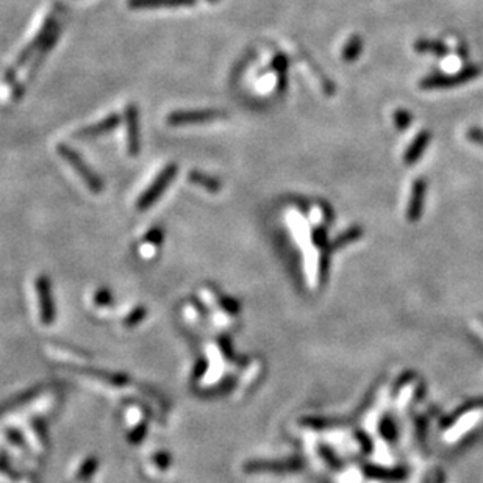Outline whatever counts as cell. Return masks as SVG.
I'll use <instances>...</instances> for the list:
<instances>
[{
  "label": "cell",
  "instance_id": "1",
  "mask_svg": "<svg viewBox=\"0 0 483 483\" xmlns=\"http://www.w3.org/2000/svg\"><path fill=\"white\" fill-rule=\"evenodd\" d=\"M56 154L60 155L61 158L72 167V169H75V172L79 174V177L83 180L86 186H88L90 191H92L94 194L102 193L103 180L91 169V166L83 158H81L79 152H75V150L69 147L68 144H58Z\"/></svg>",
  "mask_w": 483,
  "mask_h": 483
},
{
  "label": "cell",
  "instance_id": "2",
  "mask_svg": "<svg viewBox=\"0 0 483 483\" xmlns=\"http://www.w3.org/2000/svg\"><path fill=\"white\" fill-rule=\"evenodd\" d=\"M480 75V68L475 65L466 66L462 71L452 75L447 74H430L427 77H424L421 80V86L422 90H447V88H455V86H460L463 83H468V81L477 79Z\"/></svg>",
  "mask_w": 483,
  "mask_h": 483
},
{
  "label": "cell",
  "instance_id": "3",
  "mask_svg": "<svg viewBox=\"0 0 483 483\" xmlns=\"http://www.w3.org/2000/svg\"><path fill=\"white\" fill-rule=\"evenodd\" d=\"M177 172H178V166L176 163H171V165H167L165 169L156 176L152 185L144 191L136 202V208L139 212H145V209H149L163 194H165L167 186H169L172 180L177 177Z\"/></svg>",
  "mask_w": 483,
  "mask_h": 483
},
{
  "label": "cell",
  "instance_id": "4",
  "mask_svg": "<svg viewBox=\"0 0 483 483\" xmlns=\"http://www.w3.org/2000/svg\"><path fill=\"white\" fill-rule=\"evenodd\" d=\"M227 113L223 110H194V112H174L166 118L167 125L185 127V125H201L208 122L223 119Z\"/></svg>",
  "mask_w": 483,
  "mask_h": 483
},
{
  "label": "cell",
  "instance_id": "5",
  "mask_svg": "<svg viewBox=\"0 0 483 483\" xmlns=\"http://www.w3.org/2000/svg\"><path fill=\"white\" fill-rule=\"evenodd\" d=\"M125 125H127V150L130 156H136L141 152V130H139V112L135 103L125 107Z\"/></svg>",
  "mask_w": 483,
  "mask_h": 483
},
{
  "label": "cell",
  "instance_id": "6",
  "mask_svg": "<svg viewBox=\"0 0 483 483\" xmlns=\"http://www.w3.org/2000/svg\"><path fill=\"white\" fill-rule=\"evenodd\" d=\"M37 289L39 296V316L41 321L44 324H52L55 316V308H54V300H52V293H50V283L48 282V278L41 277L37 282Z\"/></svg>",
  "mask_w": 483,
  "mask_h": 483
},
{
  "label": "cell",
  "instance_id": "7",
  "mask_svg": "<svg viewBox=\"0 0 483 483\" xmlns=\"http://www.w3.org/2000/svg\"><path fill=\"white\" fill-rule=\"evenodd\" d=\"M426 194H427V180L426 178H418L413 183L411 189V199L409 203V212H407V218L410 223H416L421 218L424 203H426Z\"/></svg>",
  "mask_w": 483,
  "mask_h": 483
},
{
  "label": "cell",
  "instance_id": "8",
  "mask_svg": "<svg viewBox=\"0 0 483 483\" xmlns=\"http://www.w3.org/2000/svg\"><path fill=\"white\" fill-rule=\"evenodd\" d=\"M119 122H121V116L116 114V113H112V114H108L107 118H103L101 122H97V124L85 127V129L79 130L77 133H75V138H79V139H96L99 136L107 135V133L114 130L116 127L119 125Z\"/></svg>",
  "mask_w": 483,
  "mask_h": 483
},
{
  "label": "cell",
  "instance_id": "9",
  "mask_svg": "<svg viewBox=\"0 0 483 483\" xmlns=\"http://www.w3.org/2000/svg\"><path fill=\"white\" fill-rule=\"evenodd\" d=\"M197 0H127L132 10H154V8H180L194 7Z\"/></svg>",
  "mask_w": 483,
  "mask_h": 483
},
{
  "label": "cell",
  "instance_id": "10",
  "mask_svg": "<svg viewBox=\"0 0 483 483\" xmlns=\"http://www.w3.org/2000/svg\"><path fill=\"white\" fill-rule=\"evenodd\" d=\"M430 139H432V133L429 130H422L418 133V136L413 139V143L409 145V149H407V152L404 155V161L407 166H413L416 165V163L421 160L422 154L426 152Z\"/></svg>",
  "mask_w": 483,
  "mask_h": 483
},
{
  "label": "cell",
  "instance_id": "11",
  "mask_svg": "<svg viewBox=\"0 0 483 483\" xmlns=\"http://www.w3.org/2000/svg\"><path fill=\"white\" fill-rule=\"evenodd\" d=\"M188 180L193 185L207 189L208 193H219L220 188H223V185H220V182L216 177L208 176V174H203L201 171H191Z\"/></svg>",
  "mask_w": 483,
  "mask_h": 483
},
{
  "label": "cell",
  "instance_id": "12",
  "mask_svg": "<svg viewBox=\"0 0 483 483\" xmlns=\"http://www.w3.org/2000/svg\"><path fill=\"white\" fill-rule=\"evenodd\" d=\"M415 49L419 54H433L436 56H446L449 49L446 48V44L441 43V41H433V39H419L416 41Z\"/></svg>",
  "mask_w": 483,
  "mask_h": 483
},
{
  "label": "cell",
  "instance_id": "13",
  "mask_svg": "<svg viewBox=\"0 0 483 483\" xmlns=\"http://www.w3.org/2000/svg\"><path fill=\"white\" fill-rule=\"evenodd\" d=\"M363 54V38L358 37V34H353V37L347 41L345 49H342V60L346 63H353L357 61V58Z\"/></svg>",
  "mask_w": 483,
  "mask_h": 483
},
{
  "label": "cell",
  "instance_id": "14",
  "mask_svg": "<svg viewBox=\"0 0 483 483\" xmlns=\"http://www.w3.org/2000/svg\"><path fill=\"white\" fill-rule=\"evenodd\" d=\"M300 466L299 462H293V463H249L246 469L250 471V473H260V471H294Z\"/></svg>",
  "mask_w": 483,
  "mask_h": 483
},
{
  "label": "cell",
  "instance_id": "15",
  "mask_svg": "<svg viewBox=\"0 0 483 483\" xmlns=\"http://www.w3.org/2000/svg\"><path fill=\"white\" fill-rule=\"evenodd\" d=\"M394 121V127L398 130H407L411 125L413 122V114L410 112H407L405 108H399L395 110V113L393 116Z\"/></svg>",
  "mask_w": 483,
  "mask_h": 483
},
{
  "label": "cell",
  "instance_id": "16",
  "mask_svg": "<svg viewBox=\"0 0 483 483\" xmlns=\"http://www.w3.org/2000/svg\"><path fill=\"white\" fill-rule=\"evenodd\" d=\"M466 138L471 143H475L483 147V130L479 129V127H471L466 133Z\"/></svg>",
  "mask_w": 483,
  "mask_h": 483
},
{
  "label": "cell",
  "instance_id": "17",
  "mask_svg": "<svg viewBox=\"0 0 483 483\" xmlns=\"http://www.w3.org/2000/svg\"><path fill=\"white\" fill-rule=\"evenodd\" d=\"M94 468H96V462H90V463H86L85 466L80 469V473H81V474H80V477H90V475H91V473H92V471H94Z\"/></svg>",
  "mask_w": 483,
  "mask_h": 483
}]
</instances>
